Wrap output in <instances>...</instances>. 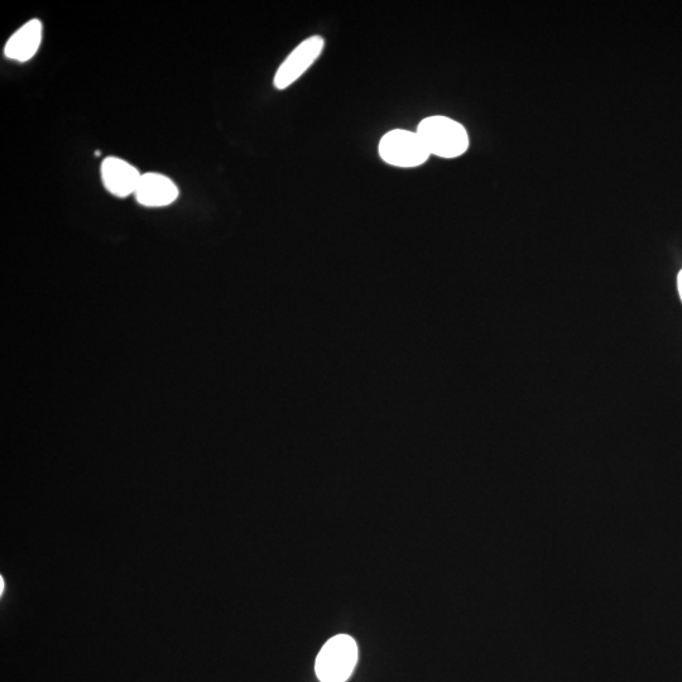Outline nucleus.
Instances as JSON below:
<instances>
[{
  "label": "nucleus",
  "instance_id": "nucleus-1",
  "mask_svg": "<svg viewBox=\"0 0 682 682\" xmlns=\"http://www.w3.org/2000/svg\"><path fill=\"white\" fill-rule=\"evenodd\" d=\"M417 133L431 156L458 158L469 148V136L463 124L444 115H432L421 120Z\"/></svg>",
  "mask_w": 682,
  "mask_h": 682
},
{
  "label": "nucleus",
  "instance_id": "nucleus-2",
  "mask_svg": "<svg viewBox=\"0 0 682 682\" xmlns=\"http://www.w3.org/2000/svg\"><path fill=\"white\" fill-rule=\"evenodd\" d=\"M358 661L357 643L352 637L339 635L331 638L321 648L315 671L321 682H345Z\"/></svg>",
  "mask_w": 682,
  "mask_h": 682
},
{
  "label": "nucleus",
  "instance_id": "nucleus-3",
  "mask_svg": "<svg viewBox=\"0 0 682 682\" xmlns=\"http://www.w3.org/2000/svg\"><path fill=\"white\" fill-rule=\"evenodd\" d=\"M378 152L387 165L400 168L422 166L431 156L419 133L406 129H393L384 134Z\"/></svg>",
  "mask_w": 682,
  "mask_h": 682
},
{
  "label": "nucleus",
  "instance_id": "nucleus-4",
  "mask_svg": "<svg viewBox=\"0 0 682 682\" xmlns=\"http://www.w3.org/2000/svg\"><path fill=\"white\" fill-rule=\"evenodd\" d=\"M325 47L324 38L311 36L302 41L299 46L286 57L276 71L273 85L277 90H285L294 85L297 80L310 69L323 54Z\"/></svg>",
  "mask_w": 682,
  "mask_h": 682
},
{
  "label": "nucleus",
  "instance_id": "nucleus-5",
  "mask_svg": "<svg viewBox=\"0 0 682 682\" xmlns=\"http://www.w3.org/2000/svg\"><path fill=\"white\" fill-rule=\"evenodd\" d=\"M100 172L105 189L120 199L136 194L142 177L137 167L118 157L105 158Z\"/></svg>",
  "mask_w": 682,
  "mask_h": 682
},
{
  "label": "nucleus",
  "instance_id": "nucleus-6",
  "mask_svg": "<svg viewBox=\"0 0 682 682\" xmlns=\"http://www.w3.org/2000/svg\"><path fill=\"white\" fill-rule=\"evenodd\" d=\"M179 187L174 181L157 172L142 174L137 187L136 200L146 208H163L174 204L179 199Z\"/></svg>",
  "mask_w": 682,
  "mask_h": 682
},
{
  "label": "nucleus",
  "instance_id": "nucleus-7",
  "mask_svg": "<svg viewBox=\"0 0 682 682\" xmlns=\"http://www.w3.org/2000/svg\"><path fill=\"white\" fill-rule=\"evenodd\" d=\"M42 32L43 27L40 19L35 18L24 23L7 41L6 46H4V55L9 60L17 62L30 61L40 50Z\"/></svg>",
  "mask_w": 682,
  "mask_h": 682
},
{
  "label": "nucleus",
  "instance_id": "nucleus-8",
  "mask_svg": "<svg viewBox=\"0 0 682 682\" xmlns=\"http://www.w3.org/2000/svg\"><path fill=\"white\" fill-rule=\"evenodd\" d=\"M677 287H679V294L682 300V270L679 273V277H677Z\"/></svg>",
  "mask_w": 682,
  "mask_h": 682
}]
</instances>
